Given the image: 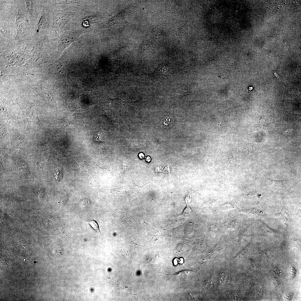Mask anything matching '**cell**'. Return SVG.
Listing matches in <instances>:
<instances>
[{"label": "cell", "instance_id": "6da1fadb", "mask_svg": "<svg viewBox=\"0 0 301 301\" xmlns=\"http://www.w3.org/2000/svg\"><path fill=\"white\" fill-rule=\"evenodd\" d=\"M83 32H73L66 34H64L60 37L59 42V48L64 49L68 46L71 43L76 40L80 35L83 33Z\"/></svg>", "mask_w": 301, "mask_h": 301}, {"label": "cell", "instance_id": "7a4b0ae2", "mask_svg": "<svg viewBox=\"0 0 301 301\" xmlns=\"http://www.w3.org/2000/svg\"><path fill=\"white\" fill-rule=\"evenodd\" d=\"M42 44L38 43L35 45L31 51L30 57L34 61L44 60L48 57Z\"/></svg>", "mask_w": 301, "mask_h": 301}, {"label": "cell", "instance_id": "3957f363", "mask_svg": "<svg viewBox=\"0 0 301 301\" xmlns=\"http://www.w3.org/2000/svg\"><path fill=\"white\" fill-rule=\"evenodd\" d=\"M15 26L17 33L15 39H19L22 34V30L24 25L23 16L20 9H18L15 12Z\"/></svg>", "mask_w": 301, "mask_h": 301}, {"label": "cell", "instance_id": "277c9868", "mask_svg": "<svg viewBox=\"0 0 301 301\" xmlns=\"http://www.w3.org/2000/svg\"><path fill=\"white\" fill-rule=\"evenodd\" d=\"M46 22V17L44 15L41 16L38 24L37 31H39L44 28Z\"/></svg>", "mask_w": 301, "mask_h": 301}, {"label": "cell", "instance_id": "5b68a950", "mask_svg": "<svg viewBox=\"0 0 301 301\" xmlns=\"http://www.w3.org/2000/svg\"><path fill=\"white\" fill-rule=\"evenodd\" d=\"M33 2L32 0L25 1V5L26 9L27 11L30 14H33Z\"/></svg>", "mask_w": 301, "mask_h": 301}, {"label": "cell", "instance_id": "8992f818", "mask_svg": "<svg viewBox=\"0 0 301 301\" xmlns=\"http://www.w3.org/2000/svg\"><path fill=\"white\" fill-rule=\"evenodd\" d=\"M89 224L91 225L93 229L97 231L98 232H100L99 226L98 224L94 220H91L89 222Z\"/></svg>", "mask_w": 301, "mask_h": 301}, {"label": "cell", "instance_id": "52a82bcc", "mask_svg": "<svg viewBox=\"0 0 301 301\" xmlns=\"http://www.w3.org/2000/svg\"><path fill=\"white\" fill-rule=\"evenodd\" d=\"M189 270H184L182 271H181L175 274V275L180 277H186V276H187V275L189 274L190 271Z\"/></svg>", "mask_w": 301, "mask_h": 301}, {"label": "cell", "instance_id": "ba28073f", "mask_svg": "<svg viewBox=\"0 0 301 301\" xmlns=\"http://www.w3.org/2000/svg\"><path fill=\"white\" fill-rule=\"evenodd\" d=\"M186 202L187 203V207H186V209H185L184 211L183 212V215H187V214H189L191 211V209L190 208L189 205H188V201H186Z\"/></svg>", "mask_w": 301, "mask_h": 301}, {"label": "cell", "instance_id": "9c48e42d", "mask_svg": "<svg viewBox=\"0 0 301 301\" xmlns=\"http://www.w3.org/2000/svg\"><path fill=\"white\" fill-rule=\"evenodd\" d=\"M170 119H168L167 118V119H165L163 120V124L165 127L166 126V127H168V125L170 124L169 122L170 121Z\"/></svg>", "mask_w": 301, "mask_h": 301}, {"label": "cell", "instance_id": "30bf717a", "mask_svg": "<svg viewBox=\"0 0 301 301\" xmlns=\"http://www.w3.org/2000/svg\"><path fill=\"white\" fill-rule=\"evenodd\" d=\"M139 157L141 158H143L144 157V154L142 153L140 154L139 155Z\"/></svg>", "mask_w": 301, "mask_h": 301}, {"label": "cell", "instance_id": "8fae6325", "mask_svg": "<svg viewBox=\"0 0 301 301\" xmlns=\"http://www.w3.org/2000/svg\"><path fill=\"white\" fill-rule=\"evenodd\" d=\"M146 160L148 162H149L151 160V158H150V157H148L147 158H146Z\"/></svg>", "mask_w": 301, "mask_h": 301}, {"label": "cell", "instance_id": "7c38bea8", "mask_svg": "<svg viewBox=\"0 0 301 301\" xmlns=\"http://www.w3.org/2000/svg\"><path fill=\"white\" fill-rule=\"evenodd\" d=\"M274 74L275 76L277 77V78H279V76H278L276 73H275Z\"/></svg>", "mask_w": 301, "mask_h": 301}]
</instances>
